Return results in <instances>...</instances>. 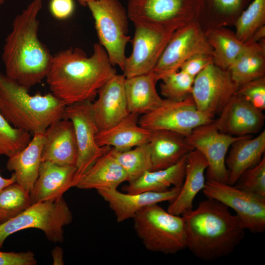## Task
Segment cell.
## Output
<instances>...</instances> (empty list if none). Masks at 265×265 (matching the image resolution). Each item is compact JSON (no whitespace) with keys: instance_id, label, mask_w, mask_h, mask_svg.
I'll return each mask as SVG.
<instances>
[{"instance_id":"cell-1","label":"cell","mask_w":265,"mask_h":265,"mask_svg":"<svg viewBox=\"0 0 265 265\" xmlns=\"http://www.w3.org/2000/svg\"><path fill=\"white\" fill-rule=\"evenodd\" d=\"M116 74L105 49L95 43L90 56L78 48L53 55L45 79L51 93L68 106L94 101L99 89Z\"/></svg>"},{"instance_id":"cell-2","label":"cell","mask_w":265,"mask_h":265,"mask_svg":"<svg viewBox=\"0 0 265 265\" xmlns=\"http://www.w3.org/2000/svg\"><path fill=\"white\" fill-rule=\"evenodd\" d=\"M42 0H33L14 19L1 58L5 74L29 89L46 78L53 55L38 37Z\"/></svg>"},{"instance_id":"cell-3","label":"cell","mask_w":265,"mask_h":265,"mask_svg":"<svg viewBox=\"0 0 265 265\" xmlns=\"http://www.w3.org/2000/svg\"><path fill=\"white\" fill-rule=\"evenodd\" d=\"M186 228V247L196 257L212 261L232 253L244 237L239 217L226 206L207 198L197 208L182 215Z\"/></svg>"},{"instance_id":"cell-4","label":"cell","mask_w":265,"mask_h":265,"mask_svg":"<svg viewBox=\"0 0 265 265\" xmlns=\"http://www.w3.org/2000/svg\"><path fill=\"white\" fill-rule=\"evenodd\" d=\"M29 89L0 71V111L14 128L43 133L62 119L66 104L51 93L31 95Z\"/></svg>"},{"instance_id":"cell-5","label":"cell","mask_w":265,"mask_h":265,"mask_svg":"<svg viewBox=\"0 0 265 265\" xmlns=\"http://www.w3.org/2000/svg\"><path fill=\"white\" fill-rule=\"evenodd\" d=\"M132 218L134 229L148 250L174 254L186 248L182 215L172 214L155 204L141 210Z\"/></svg>"},{"instance_id":"cell-6","label":"cell","mask_w":265,"mask_h":265,"mask_svg":"<svg viewBox=\"0 0 265 265\" xmlns=\"http://www.w3.org/2000/svg\"><path fill=\"white\" fill-rule=\"evenodd\" d=\"M73 214L63 197L31 204L16 217L0 225V248L11 235L28 228L42 231L53 242H62L64 227L73 221Z\"/></svg>"},{"instance_id":"cell-7","label":"cell","mask_w":265,"mask_h":265,"mask_svg":"<svg viewBox=\"0 0 265 265\" xmlns=\"http://www.w3.org/2000/svg\"><path fill=\"white\" fill-rule=\"evenodd\" d=\"M95 22L99 44L107 53L111 64L123 70L125 50L131 37L127 11L118 0H94L87 4Z\"/></svg>"},{"instance_id":"cell-8","label":"cell","mask_w":265,"mask_h":265,"mask_svg":"<svg viewBox=\"0 0 265 265\" xmlns=\"http://www.w3.org/2000/svg\"><path fill=\"white\" fill-rule=\"evenodd\" d=\"M134 25L132 52L126 57L122 70L126 78L153 72L173 33L178 29L152 24Z\"/></svg>"},{"instance_id":"cell-9","label":"cell","mask_w":265,"mask_h":265,"mask_svg":"<svg viewBox=\"0 0 265 265\" xmlns=\"http://www.w3.org/2000/svg\"><path fill=\"white\" fill-rule=\"evenodd\" d=\"M214 117L199 110L190 96L182 101L164 99L159 106L141 115L138 123L151 131L168 130L186 136L195 128L212 122Z\"/></svg>"},{"instance_id":"cell-10","label":"cell","mask_w":265,"mask_h":265,"mask_svg":"<svg viewBox=\"0 0 265 265\" xmlns=\"http://www.w3.org/2000/svg\"><path fill=\"white\" fill-rule=\"evenodd\" d=\"M212 55L205 31L197 21L177 29L168 42L153 72L158 79L179 71L182 64L198 54Z\"/></svg>"},{"instance_id":"cell-11","label":"cell","mask_w":265,"mask_h":265,"mask_svg":"<svg viewBox=\"0 0 265 265\" xmlns=\"http://www.w3.org/2000/svg\"><path fill=\"white\" fill-rule=\"evenodd\" d=\"M92 102H78L66 106L62 118L72 121L75 132L78 156L74 187L95 161L111 147H101L96 140L99 132L91 112Z\"/></svg>"},{"instance_id":"cell-12","label":"cell","mask_w":265,"mask_h":265,"mask_svg":"<svg viewBox=\"0 0 265 265\" xmlns=\"http://www.w3.org/2000/svg\"><path fill=\"white\" fill-rule=\"evenodd\" d=\"M127 14L133 24L176 28L198 18L196 0H128Z\"/></svg>"},{"instance_id":"cell-13","label":"cell","mask_w":265,"mask_h":265,"mask_svg":"<svg viewBox=\"0 0 265 265\" xmlns=\"http://www.w3.org/2000/svg\"><path fill=\"white\" fill-rule=\"evenodd\" d=\"M212 198L234 210L246 230L254 234L265 230V198L242 190L234 185L206 181L202 190Z\"/></svg>"},{"instance_id":"cell-14","label":"cell","mask_w":265,"mask_h":265,"mask_svg":"<svg viewBox=\"0 0 265 265\" xmlns=\"http://www.w3.org/2000/svg\"><path fill=\"white\" fill-rule=\"evenodd\" d=\"M238 87L227 70L212 63L195 77L191 96L199 110L214 116L220 113Z\"/></svg>"},{"instance_id":"cell-15","label":"cell","mask_w":265,"mask_h":265,"mask_svg":"<svg viewBox=\"0 0 265 265\" xmlns=\"http://www.w3.org/2000/svg\"><path fill=\"white\" fill-rule=\"evenodd\" d=\"M213 121L195 128L186 138L194 149L203 155L208 163L207 181L227 183L226 157L232 143L241 136H234L220 132Z\"/></svg>"},{"instance_id":"cell-16","label":"cell","mask_w":265,"mask_h":265,"mask_svg":"<svg viewBox=\"0 0 265 265\" xmlns=\"http://www.w3.org/2000/svg\"><path fill=\"white\" fill-rule=\"evenodd\" d=\"M125 77L116 74L98 90L92 102L91 112L99 131L115 125L129 113L125 90Z\"/></svg>"},{"instance_id":"cell-17","label":"cell","mask_w":265,"mask_h":265,"mask_svg":"<svg viewBox=\"0 0 265 265\" xmlns=\"http://www.w3.org/2000/svg\"><path fill=\"white\" fill-rule=\"evenodd\" d=\"M263 111L235 94L213 121L221 132L234 136L251 135L263 127L265 116Z\"/></svg>"},{"instance_id":"cell-18","label":"cell","mask_w":265,"mask_h":265,"mask_svg":"<svg viewBox=\"0 0 265 265\" xmlns=\"http://www.w3.org/2000/svg\"><path fill=\"white\" fill-rule=\"evenodd\" d=\"M181 186H173L162 192L146 191L137 193H123L116 189L102 188L98 193L114 212L117 222L131 218L138 212L151 205L165 201L172 202L180 192Z\"/></svg>"},{"instance_id":"cell-19","label":"cell","mask_w":265,"mask_h":265,"mask_svg":"<svg viewBox=\"0 0 265 265\" xmlns=\"http://www.w3.org/2000/svg\"><path fill=\"white\" fill-rule=\"evenodd\" d=\"M44 133L42 161L60 166H75L78 147L72 121L59 119L49 126Z\"/></svg>"},{"instance_id":"cell-20","label":"cell","mask_w":265,"mask_h":265,"mask_svg":"<svg viewBox=\"0 0 265 265\" xmlns=\"http://www.w3.org/2000/svg\"><path fill=\"white\" fill-rule=\"evenodd\" d=\"M75 165L60 166L42 161L38 177L29 193L31 204L59 198L74 187Z\"/></svg>"},{"instance_id":"cell-21","label":"cell","mask_w":265,"mask_h":265,"mask_svg":"<svg viewBox=\"0 0 265 265\" xmlns=\"http://www.w3.org/2000/svg\"><path fill=\"white\" fill-rule=\"evenodd\" d=\"M208 163L203 155L196 149L186 155L185 178L179 193L170 203L167 211L182 215L193 209V203L197 194L205 187V172Z\"/></svg>"},{"instance_id":"cell-22","label":"cell","mask_w":265,"mask_h":265,"mask_svg":"<svg viewBox=\"0 0 265 265\" xmlns=\"http://www.w3.org/2000/svg\"><path fill=\"white\" fill-rule=\"evenodd\" d=\"M225 159L228 171L227 184L234 185L241 174L259 163L265 152V130L253 138L241 136L232 143Z\"/></svg>"},{"instance_id":"cell-23","label":"cell","mask_w":265,"mask_h":265,"mask_svg":"<svg viewBox=\"0 0 265 265\" xmlns=\"http://www.w3.org/2000/svg\"><path fill=\"white\" fill-rule=\"evenodd\" d=\"M139 116L129 113L112 127L99 131L96 135L98 145L123 151L149 142L151 131L139 125Z\"/></svg>"},{"instance_id":"cell-24","label":"cell","mask_w":265,"mask_h":265,"mask_svg":"<svg viewBox=\"0 0 265 265\" xmlns=\"http://www.w3.org/2000/svg\"><path fill=\"white\" fill-rule=\"evenodd\" d=\"M148 143L151 151L152 170L174 165L194 150L187 143L185 135L168 130L151 131Z\"/></svg>"},{"instance_id":"cell-25","label":"cell","mask_w":265,"mask_h":265,"mask_svg":"<svg viewBox=\"0 0 265 265\" xmlns=\"http://www.w3.org/2000/svg\"><path fill=\"white\" fill-rule=\"evenodd\" d=\"M44 133H37L23 150L8 157L6 168L13 172L16 183L29 193L38 177L42 162Z\"/></svg>"},{"instance_id":"cell-26","label":"cell","mask_w":265,"mask_h":265,"mask_svg":"<svg viewBox=\"0 0 265 265\" xmlns=\"http://www.w3.org/2000/svg\"><path fill=\"white\" fill-rule=\"evenodd\" d=\"M158 81L153 72L125 78V90L130 113L142 115L155 109L163 103L164 99L156 89Z\"/></svg>"},{"instance_id":"cell-27","label":"cell","mask_w":265,"mask_h":265,"mask_svg":"<svg viewBox=\"0 0 265 265\" xmlns=\"http://www.w3.org/2000/svg\"><path fill=\"white\" fill-rule=\"evenodd\" d=\"M110 149L100 157L76 184L82 189H116L127 175Z\"/></svg>"},{"instance_id":"cell-28","label":"cell","mask_w":265,"mask_h":265,"mask_svg":"<svg viewBox=\"0 0 265 265\" xmlns=\"http://www.w3.org/2000/svg\"><path fill=\"white\" fill-rule=\"evenodd\" d=\"M186 155L174 165L166 168L150 170L129 183L122 188L124 192L137 193L146 191L162 192L171 186H181L185 178Z\"/></svg>"},{"instance_id":"cell-29","label":"cell","mask_w":265,"mask_h":265,"mask_svg":"<svg viewBox=\"0 0 265 265\" xmlns=\"http://www.w3.org/2000/svg\"><path fill=\"white\" fill-rule=\"evenodd\" d=\"M251 0H196L197 22L205 31L234 25Z\"/></svg>"},{"instance_id":"cell-30","label":"cell","mask_w":265,"mask_h":265,"mask_svg":"<svg viewBox=\"0 0 265 265\" xmlns=\"http://www.w3.org/2000/svg\"><path fill=\"white\" fill-rule=\"evenodd\" d=\"M227 70L239 86L264 77L265 40L246 42L243 50Z\"/></svg>"},{"instance_id":"cell-31","label":"cell","mask_w":265,"mask_h":265,"mask_svg":"<svg viewBox=\"0 0 265 265\" xmlns=\"http://www.w3.org/2000/svg\"><path fill=\"white\" fill-rule=\"evenodd\" d=\"M205 34L212 50L213 63L227 70L242 52L245 43L240 41L235 32L225 26L208 28Z\"/></svg>"},{"instance_id":"cell-32","label":"cell","mask_w":265,"mask_h":265,"mask_svg":"<svg viewBox=\"0 0 265 265\" xmlns=\"http://www.w3.org/2000/svg\"><path fill=\"white\" fill-rule=\"evenodd\" d=\"M110 150L126 172L128 183L136 180L146 171L152 170L151 151L148 142L123 151H117L111 147Z\"/></svg>"},{"instance_id":"cell-33","label":"cell","mask_w":265,"mask_h":265,"mask_svg":"<svg viewBox=\"0 0 265 265\" xmlns=\"http://www.w3.org/2000/svg\"><path fill=\"white\" fill-rule=\"evenodd\" d=\"M29 193L17 183L0 191V225L16 217L31 205Z\"/></svg>"},{"instance_id":"cell-34","label":"cell","mask_w":265,"mask_h":265,"mask_svg":"<svg viewBox=\"0 0 265 265\" xmlns=\"http://www.w3.org/2000/svg\"><path fill=\"white\" fill-rule=\"evenodd\" d=\"M265 24V0H253L236 20L235 32L240 41L246 43Z\"/></svg>"},{"instance_id":"cell-35","label":"cell","mask_w":265,"mask_h":265,"mask_svg":"<svg viewBox=\"0 0 265 265\" xmlns=\"http://www.w3.org/2000/svg\"><path fill=\"white\" fill-rule=\"evenodd\" d=\"M194 80L180 70L168 74L160 80V94L165 99L183 100L191 96Z\"/></svg>"},{"instance_id":"cell-36","label":"cell","mask_w":265,"mask_h":265,"mask_svg":"<svg viewBox=\"0 0 265 265\" xmlns=\"http://www.w3.org/2000/svg\"><path fill=\"white\" fill-rule=\"evenodd\" d=\"M30 140L29 132L13 127L0 111V156L8 158L23 150Z\"/></svg>"},{"instance_id":"cell-37","label":"cell","mask_w":265,"mask_h":265,"mask_svg":"<svg viewBox=\"0 0 265 265\" xmlns=\"http://www.w3.org/2000/svg\"><path fill=\"white\" fill-rule=\"evenodd\" d=\"M237 188L265 198V157L239 176L234 185Z\"/></svg>"},{"instance_id":"cell-38","label":"cell","mask_w":265,"mask_h":265,"mask_svg":"<svg viewBox=\"0 0 265 265\" xmlns=\"http://www.w3.org/2000/svg\"><path fill=\"white\" fill-rule=\"evenodd\" d=\"M235 94L263 111L265 109V76L239 85Z\"/></svg>"},{"instance_id":"cell-39","label":"cell","mask_w":265,"mask_h":265,"mask_svg":"<svg viewBox=\"0 0 265 265\" xmlns=\"http://www.w3.org/2000/svg\"><path fill=\"white\" fill-rule=\"evenodd\" d=\"M37 264L34 254L31 251H0V265H35Z\"/></svg>"},{"instance_id":"cell-40","label":"cell","mask_w":265,"mask_h":265,"mask_svg":"<svg viewBox=\"0 0 265 265\" xmlns=\"http://www.w3.org/2000/svg\"><path fill=\"white\" fill-rule=\"evenodd\" d=\"M213 63L212 55L205 54L194 55L185 61L180 70L194 78L206 67Z\"/></svg>"},{"instance_id":"cell-41","label":"cell","mask_w":265,"mask_h":265,"mask_svg":"<svg viewBox=\"0 0 265 265\" xmlns=\"http://www.w3.org/2000/svg\"><path fill=\"white\" fill-rule=\"evenodd\" d=\"M50 10L52 15L58 20L69 18L74 10L73 0H51Z\"/></svg>"},{"instance_id":"cell-42","label":"cell","mask_w":265,"mask_h":265,"mask_svg":"<svg viewBox=\"0 0 265 265\" xmlns=\"http://www.w3.org/2000/svg\"><path fill=\"white\" fill-rule=\"evenodd\" d=\"M53 258V265H63L64 264L63 261V250L58 246H55L52 251Z\"/></svg>"},{"instance_id":"cell-43","label":"cell","mask_w":265,"mask_h":265,"mask_svg":"<svg viewBox=\"0 0 265 265\" xmlns=\"http://www.w3.org/2000/svg\"><path fill=\"white\" fill-rule=\"evenodd\" d=\"M265 26H262L258 29L253 33L250 39L248 41L257 42L265 40ZM247 41V42H248Z\"/></svg>"},{"instance_id":"cell-44","label":"cell","mask_w":265,"mask_h":265,"mask_svg":"<svg viewBox=\"0 0 265 265\" xmlns=\"http://www.w3.org/2000/svg\"><path fill=\"white\" fill-rule=\"evenodd\" d=\"M15 182L16 178L13 173L9 178H3L0 174V191L7 186Z\"/></svg>"},{"instance_id":"cell-45","label":"cell","mask_w":265,"mask_h":265,"mask_svg":"<svg viewBox=\"0 0 265 265\" xmlns=\"http://www.w3.org/2000/svg\"><path fill=\"white\" fill-rule=\"evenodd\" d=\"M79 3L82 6H87V4L88 2L94 0H77Z\"/></svg>"},{"instance_id":"cell-46","label":"cell","mask_w":265,"mask_h":265,"mask_svg":"<svg viewBox=\"0 0 265 265\" xmlns=\"http://www.w3.org/2000/svg\"><path fill=\"white\" fill-rule=\"evenodd\" d=\"M4 1L5 0H0V5L2 4Z\"/></svg>"}]
</instances>
